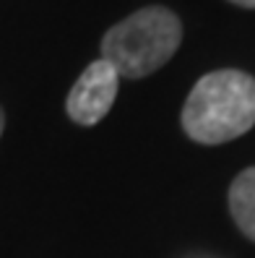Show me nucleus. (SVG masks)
<instances>
[{"instance_id": "1", "label": "nucleus", "mask_w": 255, "mask_h": 258, "mask_svg": "<svg viewBox=\"0 0 255 258\" xmlns=\"http://www.w3.org/2000/svg\"><path fill=\"white\" fill-rule=\"evenodd\" d=\"M255 125V79L245 71H211L190 89L183 128L196 144L216 146Z\"/></svg>"}, {"instance_id": "2", "label": "nucleus", "mask_w": 255, "mask_h": 258, "mask_svg": "<svg viewBox=\"0 0 255 258\" xmlns=\"http://www.w3.org/2000/svg\"><path fill=\"white\" fill-rule=\"evenodd\" d=\"M180 42L183 24L175 13L164 6H146L102 37V60L120 79H143L169 63Z\"/></svg>"}, {"instance_id": "3", "label": "nucleus", "mask_w": 255, "mask_h": 258, "mask_svg": "<svg viewBox=\"0 0 255 258\" xmlns=\"http://www.w3.org/2000/svg\"><path fill=\"white\" fill-rule=\"evenodd\" d=\"M120 76L107 60H94L92 66L78 76L73 84L70 94L65 99V112L73 123L78 125H97L99 120L112 110L115 97H117Z\"/></svg>"}, {"instance_id": "4", "label": "nucleus", "mask_w": 255, "mask_h": 258, "mask_svg": "<svg viewBox=\"0 0 255 258\" xmlns=\"http://www.w3.org/2000/svg\"><path fill=\"white\" fill-rule=\"evenodd\" d=\"M229 211L239 230L250 240H255V167H247L232 180Z\"/></svg>"}, {"instance_id": "5", "label": "nucleus", "mask_w": 255, "mask_h": 258, "mask_svg": "<svg viewBox=\"0 0 255 258\" xmlns=\"http://www.w3.org/2000/svg\"><path fill=\"white\" fill-rule=\"evenodd\" d=\"M229 3H234L239 8H255V0H229Z\"/></svg>"}, {"instance_id": "6", "label": "nucleus", "mask_w": 255, "mask_h": 258, "mask_svg": "<svg viewBox=\"0 0 255 258\" xmlns=\"http://www.w3.org/2000/svg\"><path fill=\"white\" fill-rule=\"evenodd\" d=\"M3 128H6V112L0 107V136H3Z\"/></svg>"}]
</instances>
